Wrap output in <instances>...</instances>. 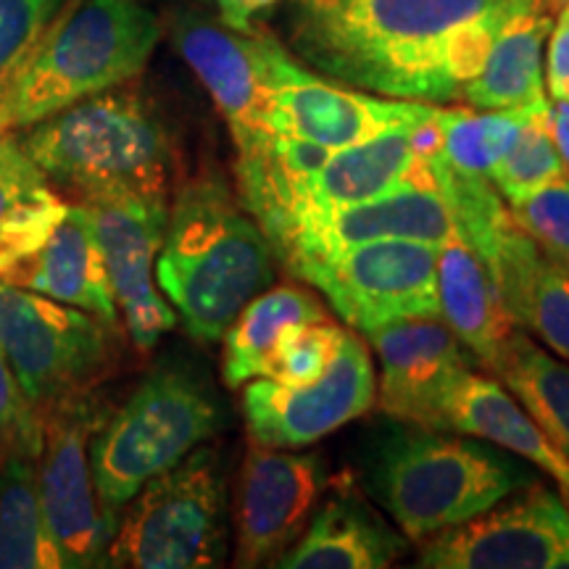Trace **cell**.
Here are the masks:
<instances>
[{
	"label": "cell",
	"mask_w": 569,
	"mask_h": 569,
	"mask_svg": "<svg viewBox=\"0 0 569 569\" xmlns=\"http://www.w3.org/2000/svg\"><path fill=\"white\" fill-rule=\"evenodd\" d=\"M301 536L269 567L282 569H382L407 551L401 530L375 515L361 496L336 493L311 515Z\"/></svg>",
	"instance_id": "44dd1931"
},
{
	"label": "cell",
	"mask_w": 569,
	"mask_h": 569,
	"mask_svg": "<svg viewBox=\"0 0 569 569\" xmlns=\"http://www.w3.org/2000/svg\"><path fill=\"white\" fill-rule=\"evenodd\" d=\"M551 103L543 101L519 132L511 151L488 172V180L509 206L528 201L546 184L569 174L567 161L561 159L551 132Z\"/></svg>",
	"instance_id": "f546056e"
},
{
	"label": "cell",
	"mask_w": 569,
	"mask_h": 569,
	"mask_svg": "<svg viewBox=\"0 0 569 569\" xmlns=\"http://www.w3.org/2000/svg\"><path fill=\"white\" fill-rule=\"evenodd\" d=\"M284 42L348 88L419 103L457 101L515 13L540 0H284Z\"/></svg>",
	"instance_id": "6da1fadb"
},
{
	"label": "cell",
	"mask_w": 569,
	"mask_h": 569,
	"mask_svg": "<svg viewBox=\"0 0 569 569\" xmlns=\"http://www.w3.org/2000/svg\"><path fill=\"white\" fill-rule=\"evenodd\" d=\"M319 319H327L322 303L309 290L293 284H277L251 298L222 336L224 386L243 388L256 377H264L284 332Z\"/></svg>",
	"instance_id": "484cf974"
},
{
	"label": "cell",
	"mask_w": 569,
	"mask_h": 569,
	"mask_svg": "<svg viewBox=\"0 0 569 569\" xmlns=\"http://www.w3.org/2000/svg\"><path fill=\"white\" fill-rule=\"evenodd\" d=\"M565 9H567V11H569V3H567V6H565Z\"/></svg>",
	"instance_id": "60d3db41"
},
{
	"label": "cell",
	"mask_w": 569,
	"mask_h": 569,
	"mask_svg": "<svg viewBox=\"0 0 569 569\" xmlns=\"http://www.w3.org/2000/svg\"><path fill=\"white\" fill-rule=\"evenodd\" d=\"M156 3H172V0H156Z\"/></svg>",
	"instance_id": "ab89813d"
},
{
	"label": "cell",
	"mask_w": 569,
	"mask_h": 569,
	"mask_svg": "<svg viewBox=\"0 0 569 569\" xmlns=\"http://www.w3.org/2000/svg\"><path fill=\"white\" fill-rule=\"evenodd\" d=\"M415 127H398L372 140L332 151L330 159L298 188L293 203L280 222L264 232L267 240L280 234L296 219L311 217V213L372 201L377 196L411 188V184L438 188L430 159L417 148Z\"/></svg>",
	"instance_id": "d6986e66"
},
{
	"label": "cell",
	"mask_w": 569,
	"mask_h": 569,
	"mask_svg": "<svg viewBox=\"0 0 569 569\" xmlns=\"http://www.w3.org/2000/svg\"><path fill=\"white\" fill-rule=\"evenodd\" d=\"M432 111L436 103L398 101L327 80L303 67L284 46L274 56L267 106V127L274 134L340 151L398 127L422 124Z\"/></svg>",
	"instance_id": "7c38bea8"
},
{
	"label": "cell",
	"mask_w": 569,
	"mask_h": 569,
	"mask_svg": "<svg viewBox=\"0 0 569 569\" xmlns=\"http://www.w3.org/2000/svg\"><path fill=\"white\" fill-rule=\"evenodd\" d=\"M111 330L88 311L0 282V351L38 411L103 380L113 359Z\"/></svg>",
	"instance_id": "ba28073f"
},
{
	"label": "cell",
	"mask_w": 569,
	"mask_h": 569,
	"mask_svg": "<svg viewBox=\"0 0 569 569\" xmlns=\"http://www.w3.org/2000/svg\"><path fill=\"white\" fill-rule=\"evenodd\" d=\"M327 486L325 461L251 443L234 488V565L264 567L296 543Z\"/></svg>",
	"instance_id": "5bb4252c"
},
{
	"label": "cell",
	"mask_w": 569,
	"mask_h": 569,
	"mask_svg": "<svg viewBox=\"0 0 569 569\" xmlns=\"http://www.w3.org/2000/svg\"><path fill=\"white\" fill-rule=\"evenodd\" d=\"M169 38L222 113L232 142L269 132V84L282 48L272 32H238L209 13L180 9L169 21Z\"/></svg>",
	"instance_id": "9a60e30c"
},
{
	"label": "cell",
	"mask_w": 569,
	"mask_h": 569,
	"mask_svg": "<svg viewBox=\"0 0 569 569\" xmlns=\"http://www.w3.org/2000/svg\"><path fill=\"white\" fill-rule=\"evenodd\" d=\"M217 9V19L230 30L253 32L256 21L280 9L284 0H206Z\"/></svg>",
	"instance_id": "8d00e7d4"
},
{
	"label": "cell",
	"mask_w": 569,
	"mask_h": 569,
	"mask_svg": "<svg viewBox=\"0 0 569 569\" xmlns=\"http://www.w3.org/2000/svg\"><path fill=\"white\" fill-rule=\"evenodd\" d=\"M543 3L549 6V9H565L569 0H543Z\"/></svg>",
	"instance_id": "f35d334b"
},
{
	"label": "cell",
	"mask_w": 569,
	"mask_h": 569,
	"mask_svg": "<svg viewBox=\"0 0 569 569\" xmlns=\"http://www.w3.org/2000/svg\"><path fill=\"white\" fill-rule=\"evenodd\" d=\"M0 569H61L32 459H9L0 467Z\"/></svg>",
	"instance_id": "83f0119b"
},
{
	"label": "cell",
	"mask_w": 569,
	"mask_h": 569,
	"mask_svg": "<svg viewBox=\"0 0 569 569\" xmlns=\"http://www.w3.org/2000/svg\"><path fill=\"white\" fill-rule=\"evenodd\" d=\"M380 359L377 403L396 422L440 430L446 398L469 372L461 340L440 319H403L367 332Z\"/></svg>",
	"instance_id": "ac0fdd59"
},
{
	"label": "cell",
	"mask_w": 569,
	"mask_h": 569,
	"mask_svg": "<svg viewBox=\"0 0 569 569\" xmlns=\"http://www.w3.org/2000/svg\"><path fill=\"white\" fill-rule=\"evenodd\" d=\"M163 24L146 0H84L46 32L0 98V132L32 127L69 106L132 82L159 48Z\"/></svg>",
	"instance_id": "5b68a950"
},
{
	"label": "cell",
	"mask_w": 569,
	"mask_h": 569,
	"mask_svg": "<svg viewBox=\"0 0 569 569\" xmlns=\"http://www.w3.org/2000/svg\"><path fill=\"white\" fill-rule=\"evenodd\" d=\"M38 496L61 567H103L117 517L103 509L90 469V438L103 422L88 393L38 411Z\"/></svg>",
	"instance_id": "9c48e42d"
},
{
	"label": "cell",
	"mask_w": 569,
	"mask_h": 569,
	"mask_svg": "<svg viewBox=\"0 0 569 569\" xmlns=\"http://www.w3.org/2000/svg\"><path fill=\"white\" fill-rule=\"evenodd\" d=\"M417 567L569 569V493L530 482L522 496L427 536Z\"/></svg>",
	"instance_id": "8fae6325"
},
{
	"label": "cell",
	"mask_w": 569,
	"mask_h": 569,
	"mask_svg": "<svg viewBox=\"0 0 569 569\" xmlns=\"http://www.w3.org/2000/svg\"><path fill=\"white\" fill-rule=\"evenodd\" d=\"M549 113H551L553 142H557L561 159H565L569 167V101H553Z\"/></svg>",
	"instance_id": "74e56055"
},
{
	"label": "cell",
	"mask_w": 569,
	"mask_h": 569,
	"mask_svg": "<svg viewBox=\"0 0 569 569\" xmlns=\"http://www.w3.org/2000/svg\"><path fill=\"white\" fill-rule=\"evenodd\" d=\"M509 209L515 222L536 240L540 253L569 274V174Z\"/></svg>",
	"instance_id": "836d02e7"
},
{
	"label": "cell",
	"mask_w": 569,
	"mask_h": 569,
	"mask_svg": "<svg viewBox=\"0 0 569 569\" xmlns=\"http://www.w3.org/2000/svg\"><path fill=\"white\" fill-rule=\"evenodd\" d=\"M440 430L480 438L501 451L528 459L569 493V461L565 453L546 438L536 419L501 382L475 375L472 369L461 375L440 411Z\"/></svg>",
	"instance_id": "7402d4cb"
},
{
	"label": "cell",
	"mask_w": 569,
	"mask_h": 569,
	"mask_svg": "<svg viewBox=\"0 0 569 569\" xmlns=\"http://www.w3.org/2000/svg\"><path fill=\"white\" fill-rule=\"evenodd\" d=\"M219 427V401L193 369L156 367L90 438V469L103 509L119 519L148 480L180 465Z\"/></svg>",
	"instance_id": "8992f818"
},
{
	"label": "cell",
	"mask_w": 569,
	"mask_h": 569,
	"mask_svg": "<svg viewBox=\"0 0 569 569\" xmlns=\"http://www.w3.org/2000/svg\"><path fill=\"white\" fill-rule=\"evenodd\" d=\"M224 559V475L209 446L193 448L134 493L106 551V565L127 569H206Z\"/></svg>",
	"instance_id": "52a82bcc"
},
{
	"label": "cell",
	"mask_w": 569,
	"mask_h": 569,
	"mask_svg": "<svg viewBox=\"0 0 569 569\" xmlns=\"http://www.w3.org/2000/svg\"><path fill=\"white\" fill-rule=\"evenodd\" d=\"M0 134H3V132H0Z\"/></svg>",
	"instance_id": "b9f144b4"
},
{
	"label": "cell",
	"mask_w": 569,
	"mask_h": 569,
	"mask_svg": "<svg viewBox=\"0 0 569 569\" xmlns=\"http://www.w3.org/2000/svg\"><path fill=\"white\" fill-rule=\"evenodd\" d=\"M377 401L372 356L356 332L319 380L282 386L256 377L243 386V417L251 443L269 448H303L317 443L351 419L365 417Z\"/></svg>",
	"instance_id": "4fadbf2b"
},
{
	"label": "cell",
	"mask_w": 569,
	"mask_h": 569,
	"mask_svg": "<svg viewBox=\"0 0 569 569\" xmlns=\"http://www.w3.org/2000/svg\"><path fill=\"white\" fill-rule=\"evenodd\" d=\"M382 432L369 453L367 486L403 538L467 522L532 482L530 469L493 443L409 422Z\"/></svg>",
	"instance_id": "277c9868"
},
{
	"label": "cell",
	"mask_w": 569,
	"mask_h": 569,
	"mask_svg": "<svg viewBox=\"0 0 569 569\" xmlns=\"http://www.w3.org/2000/svg\"><path fill=\"white\" fill-rule=\"evenodd\" d=\"M59 0H0V98L46 38Z\"/></svg>",
	"instance_id": "d6a6232c"
},
{
	"label": "cell",
	"mask_w": 569,
	"mask_h": 569,
	"mask_svg": "<svg viewBox=\"0 0 569 569\" xmlns=\"http://www.w3.org/2000/svg\"><path fill=\"white\" fill-rule=\"evenodd\" d=\"M438 248L386 238L293 269L325 293L353 330L372 332L403 319H440Z\"/></svg>",
	"instance_id": "30bf717a"
},
{
	"label": "cell",
	"mask_w": 569,
	"mask_h": 569,
	"mask_svg": "<svg viewBox=\"0 0 569 569\" xmlns=\"http://www.w3.org/2000/svg\"><path fill=\"white\" fill-rule=\"evenodd\" d=\"M440 319L482 367H493L498 351L515 330V319L498 296L486 264L461 238L457 224L438 248Z\"/></svg>",
	"instance_id": "603a6c76"
},
{
	"label": "cell",
	"mask_w": 569,
	"mask_h": 569,
	"mask_svg": "<svg viewBox=\"0 0 569 569\" xmlns=\"http://www.w3.org/2000/svg\"><path fill=\"white\" fill-rule=\"evenodd\" d=\"M517 327L532 330L569 365V274L540 256L515 317Z\"/></svg>",
	"instance_id": "1f68e13d"
},
{
	"label": "cell",
	"mask_w": 569,
	"mask_h": 569,
	"mask_svg": "<svg viewBox=\"0 0 569 569\" xmlns=\"http://www.w3.org/2000/svg\"><path fill=\"white\" fill-rule=\"evenodd\" d=\"M6 282L88 311L111 327L119 322L109 269L92 230L90 213L82 203L69 206L67 217L51 232V238Z\"/></svg>",
	"instance_id": "ffe728a7"
},
{
	"label": "cell",
	"mask_w": 569,
	"mask_h": 569,
	"mask_svg": "<svg viewBox=\"0 0 569 569\" xmlns=\"http://www.w3.org/2000/svg\"><path fill=\"white\" fill-rule=\"evenodd\" d=\"M549 101V98H546ZM538 103L517 106V109H440L436 124L440 132L438 156L448 167L465 174L488 177L490 169L515 146L519 132L530 122Z\"/></svg>",
	"instance_id": "f1b7e54d"
},
{
	"label": "cell",
	"mask_w": 569,
	"mask_h": 569,
	"mask_svg": "<svg viewBox=\"0 0 569 569\" xmlns=\"http://www.w3.org/2000/svg\"><path fill=\"white\" fill-rule=\"evenodd\" d=\"M549 11L540 0L498 30L478 77L461 90V101L472 109H517L546 101L543 48L553 30Z\"/></svg>",
	"instance_id": "d4e9b609"
},
{
	"label": "cell",
	"mask_w": 569,
	"mask_h": 569,
	"mask_svg": "<svg viewBox=\"0 0 569 569\" xmlns=\"http://www.w3.org/2000/svg\"><path fill=\"white\" fill-rule=\"evenodd\" d=\"M453 227L451 209L438 188H401L340 209L296 219L269 243L293 272L303 261L332 259L348 248L372 240L403 238L440 246Z\"/></svg>",
	"instance_id": "e0dca14e"
},
{
	"label": "cell",
	"mask_w": 569,
	"mask_h": 569,
	"mask_svg": "<svg viewBox=\"0 0 569 569\" xmlns=\"http://www.w3.org/2000/svg\"><path fill=\"white\" fill-rule=\"evenodd\" d=\"M42 443L40 415L21 390L17 375L0 351V467L9 459L38 461Z\"/></svg>",
	"instance_id": "e575fe53"
},
{
	"label": "cell",
	"mask_w": 569,
	"mask_h": 569,
	"mask_svg": "<svg viewBox=\"0 0 569 569\" xmlns=\"http://www.w3.org/2000/svg\"><path fill=\"white\" fill-rule=\"evenodd\" d=\"M346 332L348 330L332 322L330 317L293 327V330L284 332L280 346L269 359L264 377L282 382V386H309L332 365L340 346H343Z\"/></svg>",
	"instance_id": "4dcf8cb0"
},
{
	"label": "cell",
	"mask_w": 569,
	"mask_h": 569,
	"mask_svg": "<svg viewBox=\"0 0 569 569\" xmlns=\"http://www.w3.org/2000/svg\"><path fill=\"white\" fill-rule=\"evenodd\" d=\"M490 372L569 461V365L553 359L515 327Z\"/></svg>",
	"instance_id": "4316f807"
},
{
	"label": "cell",
	"mask_w": 569,
	"mask_h": 569,
	"mask_svg": "<svg viewBox=\"0 0 569 569\" xmlns=\"http://www.w3.org/2000/svg\"><path fill=\"white\" fill-rule=\"evenodd\" d=\"M101 246L124 327L138 351H151L177 325L174 309L153 282L156 256L167 230L169 203L106 198L82 203Z\"/></svg>",
	"instance_id": "2e32d148"
},
{
	"label": "cell",
	"mask_w": 569,
	"mask_h": 569,
	"mask_svg": "<svg viewBox=\"0 0 569 569\" xmlns=\"http://www.w3.org/2000/svg\"><path fill=\"white\" fill-rule=\"evenodd\" d=\"M277 256L264 230L222 177L203 172L177 190L156 256V284L184 330L213 343L243 306L274 284Z\"/></svg>",
	"instance_id": "7a4b0ae2"
},
{
	"label": "cell",
	"mask_w": 569,
	"mask_h": 569,
	"mask_svg": "<svg viewBox=\"0 0 569 569\" xmlns=\"http://www.w3.org/2000/svg\"><path fill=\"white\" fill-rule=\"evenodd\" d=\"M551 101H569V11L561 9L559 21L549 34V53L543 71Z\"/></svg>",
	"instance_id": "d590c367"
},
{
	"label": "cell",
	"mask_w": 569,
	"mask_h": 569,
	"mask_svg": "<svg viewBox=\"0 0 569 569\" xmlns=\"http://www.w3.org/2000/svg\"><path fill=\"white\" fill-rule=\"evenodd\" d=\"M59 190L17 134H0V282L24 264L67 217Z\"/></svg>",
	"instance_id": "cb8c5ba5"
},
{
	"label": "cell",
	"mask_w": 569,
	"mask_h": 569,
	"mask_svg": "<svg viewBox=\"0 0 569 569\" xmlns=\"http://www.w3.org/2000/svg\"><path fill=\"white\" fill-rule=\"evenodd\" d=\"M21 142L48 182L80 203L106 198L169 203L174 188V134L159 106L127 84L42 119Z\"/></svg>",
	"instance_id": "3957f363"
}]
</instances>
